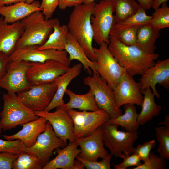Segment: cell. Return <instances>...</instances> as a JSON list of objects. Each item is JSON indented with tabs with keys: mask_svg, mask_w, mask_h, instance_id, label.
I'll use <instances>...</instances> for the list:
<instances>
[{
	"mask_svg": "<svg viewBox=\"0 0 169 169\" xmlns=\"http://www.w3.org/2000/svg\"><path fill=\"white\" fill-rule=\"evenodd\" d=\"M108 48L119 64L130 75H142L148 68L153 66L159 57L156 53L149 54L136 45L127 46L110 36Z\"/></svg>",
	"mask_w": 169,
	"mask_h": 169,
	"instance_id": "obj_1",
	"label": "cell"
},
{
	"mask_svg": "<svg viewBox=\"0 0 169 169\" xmlns=\"http://www.w3.org/2000/svg\"><path fill=\"white\" fill-rule=\"evenodd\" d=\"M95 3H83L74 7L67 25L69 33L79 43L89 59L96 57L92 45L93 33L91 17Z\"/></svg>",
	"mask_w": 169,
	"mask_h": 169,
	"instance_id": "obj_2",
	"label": "cell"
},
{
	"mask_svg": "<svg viewBox=\"0 0 169 169\" xmlns=\"http://www.w3.org/2000/svg\"><path fill=\"white\" fill-rule=\"evenodd\" d=\"M58 20L57 18L46 20L42 11H37L21 20L24 31L16 44V49L43 44Z\"/></svg>",
	"mask_w": 169,
	"mask_h": 169,
	"instance_id": "obj_3",
	"label": "cell"
},
{
	"mask_svg": "<svg viewBox=\"0 0 169 169\" xmlns=\"http://www.w3.org/2000/svg\"><path fill=\"white\" fill-rule=\"evenodd\" d=\"M3 109L0 113V129L9 130L38 119L39 117L21 101L15 93L4 94Z\"/></svg>",
	"mask_w": 169,
	"mask_h": 169,
	"instance_id": "obj_4",
	"label": "cell"
},
{
	"mask_svg": "<svg viewBox=\"0 0 169 169\" xmlns=\"http://www.w3.org/2000/svg\"><path fill=\"white\" fill-rule=\"evenodd\" d=\"M112 0H102L95 3L91 17L93 40L99 45L110 42V32L115 24Z\"/></svg>",
	"mask_w": 169,
	"mask_h": 169,
	"instance_id": "obj_5",
	"label": "cell"
},
{
	"mask_svg": "<svg viewBox=\"0 0 169 169\" xmlns=\"http://www.w3.org/2000/svg\"><path fill=\"white\" fill-rule=\"evenodd\" d=\"M102 126L104 145L110 150L112 156L121 158L123 155L132 154L133 146L138 138L139 132L119 131L118 125L107 121Z\"/></svg>",
	"mask_w": 169,
	"mask_h": 169,
	"instance_id": "obj_6",
	"label": "cell"
},
{
	"mask_svg": "<svg viewBox=\"0 0 169 169\" xmlns=\"http://www.w3.org/2000/svg\"><path fill=\"white\" fill-rule=\"evenodd\" d=\"M96 60L94 61L96 72L113 90L119 83L125 71L109 51L108 44L102 43L98 48H94Z\"/></svg>",
	"mask_w": 169,
	"mask_h": 169,
	"instance_id": "obj_7",
	"label": "cell"
},
{
	"mask_svg": "<svg viewBox=\"0 0 169 169\" xmlns=\"http://www.w3.org/2000/svg\"><path fill=\"white\" fill-rule=\"evenodd\" d=\"M84 84L92 91L99 109L105 110L110 118H115L122 114V111L116 103L113 90L96 72L85 77Z\"/></svg>",
	"mask_w": 169,
	"mask_h": 169,
	"instance_id": "obj_8",
	"label": "cell"
},
{
	"mask_svg": "<svg viewBox=\"0 0 169 169\" xmlns=\"http://www.w3.org/2000/svg\"><path fill=\"white\" fill-rule=\"evenodd\" d=\"M67 112L73 120L75 139L91 135L110 119L108 113L103 109L81 111L70 109Z\"/></svg>",
	"mask_w": 169,
	"mask_h": 169,
	"instance_id": "obj_9",
	"label": "cell"
},
{
	"mask_svg": "<svg viewBox=\"0 0 169 169\" xmlns=\"http://www.w3.org/2000/svg\"><path fill=\"white\" fill-rule=\"evenodd\" d=\"M38 46H29L16 48L10 56L9 61L24 60L43 63L49 60L58 61L69 67L71 61L65 50L54 49L38 50Z\"/></svg>",
	"mask_w": 169,
	"mask_h": 169,
	"instance_id": "obj_10",
	"label": "cell"
},
{
	"mask_svg": "<svg viewBox=\"0 0 169 169\" xmlns=\"http://www.w3.org/2000/svg\"><path fill=\"white\" fill-rule=\"evenodd\" d=\"M69 68L55 60H49L43 63L30 62L27 77L32 85L50 83L66 72Z\"/></svg>",
	"mask_w": 169,
	"mask_h": 169,
	"instance_id": "obj_11",
	"label": "cell"
},
{
	"mask_svg": "<svg viewBox=\"0 0 169 169\" xmlns=\"http://www.w3.org/2000/svg\"><path fill=\"white\" fill-rule=\"evenodd\" d=\"M56 83L32 85L30 88L17 94L21 101L33 111H44L52 100L56 91Z\"/></svg>",
	"mask_w": 169,
	"mask_h": 169,
	"instance_id": "obj_12",
	"label": "cell"
},
{
	"mask_svg": "<svg viewBox=\"0 0 169 169\" xmlns=\"http://www.w3.org/2000/svg\"><path fill=\"white\" fill-rule=\"evenodd\" d=\"M30 62L21 60L9 61L6 66V73L0 82V87L8 93L18 94L30 88L32 85L28 80L27 72Z\"/></svg>",
	"mask_w": 169,
	"mask_h": 169,
	"instance_id": "obj_13",
	"label": "cell"
},
{
	"mask_svg": "<svg viewBox=\"0 0 169 169\" xmlns=\"http://www.w3.org/2000/svg\"><path fill=\"white\" fill-rule=\"evenodd\" d=\"M67 143L58 137L51 124L48 121L45 131L38 136L34 144L26 147L23 151L33 154L41 161L44 166L50 161L54 150L58 148H64Z\"/></svg>",
	"mask_w": 169,
	"mask_h": 169,
	"instance_id": "obj_14",
	"label": "cell"
},
{
	"mask_svg": "<svg viewBox=\"0 0 169 169\" xmlns=\"http://www.w3.org/2000/svg\"><path fill=\"white\" fill-rule=\"evenodd\" d=\"M139 79L141 91L150 87L157 98H160L156 90L157 84L164 88L169 89V59L158 60L154 65L146 69Z\"/></svg>",
	"mask_w": 169,
	"mask_h": 169,
	"instance_id": "obj_15",
	"label": "cell"
},
{
	"mask_svg": "<svg viewBox=\"0 0 169 169\" xmlns=\"http://www.w3.org/2000/svg\"><path fill=\"white\" fill-rule=\"evenodd\" d=\"M38 117L45 118L51 125L56 136L67 143L75 141L73 133L74 124L71 117L61 106L57 108L54 112L34 111Z\"/></svg>",
	"mask_w": 169,
	"mask_h": 169,
	"instance_id": "obj_16",
	"label": "cell"
},
{
	"mask_svg": "<svg viewBox=\"0 0 169 169\" xmlns=\"http://www.w3.org/2000/svg\"><path fill=\"white\" fill-rule=\"evenodd\" d=\"M113 91L116 105L119 108L127 104L141 106L143 96L141 92L139 83L136 82L126 71Z\"/></svg>",
	"mask_w": 169,
	"mask_h": 169,
	"instance_id": "obj_17",
	"label": "cell"
},
{
	"mask_svg": "<svg viewBox=\"0 0 169 169\" xmlns=\"http://www.w3.org/2000/svg\"><path fill=\"white\" fill-rule=\"evenodd\" d=\"M102 125L91 135L75 139L80 147L81 151L78 155L79 157L86 160L95 161L99 158H104L108 155V151L104 147Z\"/></svg>",
	"mask_w": 169,
	"mask_h": 169,
	"instance_id": "obj_18",
	"label": "cell"
},
{
	"mask_svg": "<svg viewBox=\"0 0 169 169\" xmlns=\"http://www.w3.org/2000/svg\"><path fill=\"white\" fill-rule=\"evenodd\" d=\"M24 28L20 21L12 23L6 22L0 18V52L9 57L16 49V44L21 37Z\"/></svg>",
	"mask_w": 169,
	"mask_h": 169,
	"instance_id": "obj_19",
	"label": "cell"
},
{
	"mask_svg": "<svg viewBox=\"0 0 169 169\" xmlns=\"http://www.w3.org/2000/svg\"><path fill=\"white\" fill-rule=\"evenodd\" d=\"M47 120L42 116L35 120L29 121L22 125L23 128L14 134L3 135V136L7 140L19 139L25 145L30 147L35 143L37 137L46 129Z\"/></svg>",
	"mask_w": 169,
	"mask_h": 169,
	"instance_id": "obj_20",
	"label": "cell"
},
{
	"mask_svg": "<svg viewBox=\"0 0 169 169\" xmlns=\"http://www.w3.org/2000/svg\"><path fill=\"white\" fill-rule=\"evenodd\" d=\"M83 67L80 63L69 67L64 73L58 77L54 81L57 88L54 95L50 103L44 110L49 112L51 110L61 106L64 103L63 98L67 87L71 82L79 76Z\"/></svg>",
	"mask_w": 169,
	"mask_h": 169,
	"instance_id": "obj_21",
	"label": "cell"
},
{
	"mask_svg": "<svg viewBox=\"0 0 169 169\" xmlns=\"http://www.w3.org/2000/svg\"><path fill=\"white\" fill-rule=\"evenodd\" d=\"M40 5L37 1L30 4L21 2L0 7V15L6 22L12 23L21 20L34 12L42 11Z\"/></svg>",
	"mask_w": 169,
	"mask_h": 169,
	"instance_id": "obj_22",
	"label": "cell"
},
{
	"mask_svg": "<svg viewBox=\"0 0 169 169\" xmlns=\"http://www.w3.org/2000/svg\"><path fill=\"white\" fill-rule=\"evenodd\" d=\"M78 146L75 141H69L63 149L59 147L55 149L57 156L43 169H72L75 159L81 151L78 148Z\"/></svg>",
	"mask_w": 169,
	"mask_h": 169,
	"instance_id": "obj_23",
	"label": "cell"
},
{
	"mask_svg": "<svg viewBox=\"0 0 169 169\" xmlns=\"http://www.w3.org/2000/svg\"><path fill=\"white\" fill-rule=\"evenodd\" d=\"M65 94L69 98V101L62 106L66 111L70 109H78L81 111H95L99 110L95 101L94 94L90 89L87 93L80 95L67 89Z\"/></svg>",
	"mask_w": 169,
	"mask_h": 169,
	"instance_id": "obj_24",
	"label": "cell"
},
{
	"mask_svg": "<svg viewBox=\"0 0 169 169\" xmlns=\"http://www.w3.org/2000/svg\"><path fill=\"white\" fill-rule=\"evenodd\" d=\"M65 50L69 54L70 60L79 61L87 73L91 75L93 72H96L94 62L87 57L81 46L69 32Z\"/></svg>",
	"mask_w": 169,
	"mask_h": 169,
	"instance_id": "obj_25",
	"label": "cell"
},
{
	"mask_svg": "<svg viewBox=\"0 0 169 169\" xmlns=\"http://www.w3.org/2000/svg\"><path fill=\"white\" fill-rule=\"evenodd\" d=\"M144 95L142 110L138 114L137 121L140 125H143L147 122L158 115L161 109V106L155 101L154 94L151 89L148 87L141 91Z\"/></svg>",
	"mask_w": 169,
	"mask_h": 169,
	"instance_id": "obj_26",
	"label": "cell"
},
{
	"mask_svg": "<svg viewBox=\"0 0 169 169\" xmlns=\"http://www.w3.org/2000/svg\"><path fill=\"white\" fill-rule=\"evenodd\" d=\"M69 33L67 25H61L60 21L58 20L54 24L53 31L46 41L43 44L38 46L37 49L65 50Z\"/></svg>",
	"mask_w": 169,
	"mask_h": 169,
	"instance_id": "obj_27",
	"label": "cell"
},
{
	"mask_svg": "<svg viewBox=\"0 0 169 169\" xmlns=\"http://www.w3.org/2000/svg\"><path fill=\"white\" fill-rule=\"evenodd\" d=\"M160 31L149 24L139 27L137 31L136 46L146 53H155V43L161 35Z\"/></svg>",
	"mask_w": 169,
	"mask_h": 169,
	"instance_id": "obj_28",
	"label": "cell"
},
{
	"mask_svg": "<svg viewBox=\"0 0 169 169\" xmlns=\"http://www.w3.org/2000/svg\"><path fill=\"white\" fill-rule=\"evenodd\" d=\"M125 113L115 118H110L107 122L120 126L126 131L137 132L140 125L137 121L138 114L135 105L127 104L124 105Z\"/></svg>",
	"mask_w": 169,
	"mask_h": 169,
	"instance_id": "obj_29",
	"label": "cell"
},
{
	"mask_svg": "<svg viewBox=\"0 0 169 169\" xmlns=\"http://www.w3.org/2000/svg\"><path fill=\"white\" fill-rule=\"evenodd\" d=\"M145 11L140 6L136 13L122 21L115 23L111 30L121 31L132 28L140 27L148 24L152 18V16L147 15Z\"/></svg>",
	"mask_w": 169,
	"mask_h": 169,
	"instance_id": "obj_30",
	"label": "cell"
},
{
	"mask_svg": "<svg viewBox=\"0 0 169 169\" xmlns=\"http://www.w3.org/2000/svg\"><path fill=\"white\" fill-rule=\"evenodd\" d=\"M115 23L131 16L138 11L140 6L135 0H112Z\"/></svg>",
	"mask_w": 169,
	"mask_h": 169,
	"instance_id": "obj_31",
	"label": "cell"
},
{
	"mask_svg": "<svg viewBox=\"0 0 169 169\" xmlns=\"http://www.w3.org/2000/svg\"><path fill=\"white\" fill-rule=\"evenodd\" d=\"M44 165L37 156L31 153L22 151L13 161V169H43Z\"/></svg>",
	"mask_w": 169,
	"mask_h": 169,
	"instance_id": "obj_32",
	"label": "cell"
},
{
	"mask_svg": "<svg viewBox=\"0 0 169 169\" xmlns=\"http://www.w3.org/2000/svg\"><path fill=\"white\" fill-rule=\"evenodd\" d=\"M161 5V7L155 9L148 24L159 30L169 27V7L166 3Z\"/></svg>",
	"mask_w": 169,
	"mask_h": 169,
	"instance_id": "obj_33",
	"label": "cell"
},
{
	"mask_svg": "<svg viewBox=\"0 0 169 169\" xmlns=\"http://www.w3.org/2000/svg\"><path fill=\"white\" fill-rule=\"evenodd\" d=\"M155 136L159 142L157 149L159 156L167 160L169 159V127L166 126L155 128Z\"/></svg>",
	"mask_w": 169,
	"mask_h": 169,
	"instance_id": "obj_34",
	"label": "cell"
},
{
	"mask_svg": "<svg viewBox=\"0 0 169 169\" xmlns=\"http://www.w3.org/2000/svg\"><path fill=\"white\" fill-rule=\"evenodd\" d=\"M139 28H132L119 31L111 30L110 36L125 45H136L137 31Z\"/></svg>",
	"mask_w": 169,
	"mask_h": 169,
	"instance_id": "obj_35",
	"label": "cell"
},
{
	"mask_svg": "<svg viewBox=\"0 0 169 169\" xmlns=\"http://www.w3.org/2000/svg\"><path fill=\"white\" fill-rule=\"evenodd\" d=\"M26 147L19 139L4 140L0 139V153H10L19 154Z\"/></svg>",
	"mask_w": 169,
	"mask_h": 169,
	"instance_id": "obj_36",
	"label": "cell"
},
{
	"mask_svg": "<svg viewBox=\"0 0 169 169\" xmlns=\"http://www.w3.org/2000/svg\"><path fill=\"white\" fill-rule=\"evenodd\" d=\"M166 166L165 160L154 152L150 153L148 161L143 163L133 169H164Z\"/></svg>",
	"mask_w": 169,
	"mask_h": 169,
	"instance_id": "obj_37",
	"label": "cell"
},
{
	"mask_svg": "<svg viewBox=\"0 0 169 169\" xmlns=\"http://www.w3.org/2000/svg\"><path fill=\"white\" fill-rule=\"evenodd\" d=\"M156 144V142L154 140L145 142L142 144L134 147L132 150V153L137 155L144 163L147 162L149 161L150 151L155 147Z\"/></svg>",
	"mask_w": 169,
	"mask_h": 169,
	"instance_id": "obj_38",
	"label": "cell"
},
{
	"mask_svg": "<svg viewBox=\"0 0 169 169\" xmlns=\"http://www.w3.org/2000/svg\"><path fill=\"white\" fill-rule=\"evenodd\" d=\"M112 155L110 153L108 155L100 161H91L81 158L77 156L76 159L80 161L85 168L87 169H110V162Z\"/></svg>",
	"mask_w": 169,
	"mask_h": 169,
	"instance_id": "obj_39",
	"label": "cell"
},
{
	"mask_svg": "<svg viewBox=\"0 0 169 169\" xmlns=\"http://www.w3.org/2000/svg\"><path fill=\"white\" fill-rule=\"evenodd\" d=\"M123 161L118 164H113L115 169H126L131 166H137L141 164L139 156L136 154L132 153L130 155H123L121 157Z\"/></svg>",
	"mask_w": 169,
	"mask_h": 169,
	"instance_id": "obj_40",
	"label": "cell"
},
{
	"mask_svg": "<svg viewBox=\"0 0 169 169\" xmlns=\"http://www.w3.org/2000/svg\"><path fill=\"white\" fill-rule=\"evenodd\" d=\"M58 4L59 0H42L40 8L46 19L52 18Z\"/></svg>",
	"mask_w": 169,
	"mask_h": 169,
	"instance_id": "obj_41",
	"label": "cell"
},
{
	"mask_svg": "<svg viewBox=\"0 0 169 169\" xmlns=\"http://www.w3.org/2000/svg\"><path fill=\"white\" fill-rule=\"evenodd\" d=\"M18 155L10 153H0V169H12L13 162Z\"/></svg>",
	"mask_w": 169,
	"mask_h": 169,
	"instance_id": "obj_42",
	"label": "cell"
},
{
	"mask_svg": "<svg viewBox=\"0 0 169 169\" xmlns=\"http://www.w3.org/2000/svg\"><path fill=\"white\" fill-rule=\"evenodd\" d=\"M84 0H59L58 7L61 10L68 7H75L83 3Z\"/></svg>",
	"mask_w": 169,
	"mask_h": 169,
	"instance_id": "obj_43",
	"label": "cell"
},
{
	"mask_svg": "<svg viewBox=\"0 0 169 169\" xmlns=\"http://www.w3.org/2000/svg\"><path fill=\"white\" fill-rule=\"evenodd\" d=\"M9 60V56L0 52V82L6 73V66Z\"/></svg>",
	"mask_w": 169,
	"mask_h": 169,
	"instance_id": "obj_44",
	"label": "cell"
},
{
	"mask_svg": "<svg viewBox=\"0 0 169 169\" xmlns=\"http://www.w3.org/2000/svg\"><path fill=\"white\" fill-rule=\"evenodd\" d=\"M139 5L145 10L150 9L154 0H137Z\"/></svg>",
	"mask_w": 169,
	"mask_h": 169,
	"instance_id": "obj_45",
	"label": "cell"
},
{
	"mask_svg": "<svg viewBox=\"0 0 169 169\" xmlns=\"http://www.w3.org/2000/svg\"><path fill=\"white\" fill-rule=\"evenodd\" d=\"M26 0H0V7L21 2H26Z\"/></svg>",
	"mask_w": 169,
	"mask_h": 169,
	"instance_id": "obj_46",
	"label": "cell"
},
{
	"mask_svg": "<svg viewBox=\"0 0 169 169\" xmlns=\"http://www.w3.org/2000/svg\"><path fill=\"white\" fill-rule=\"evenodd\" d=\"M85 168L84 166L80 161L77 159L74 160L72 169H84Z\"/></svg>",
	"mask_w": 169,
	"mask_h": 169,
	"instance_id": "obj_47",
	"label": "cell"
},
{
	"mask_svg": "<svg viewBox=\"0 0 169 169\" xmlns=\"http://www.w3.org/2000/svg\"><path fill=\"white\" fill-rule=\"evenodd\" d=\"M168 0H154L152 5V7L155 9L160 7V5L162 4L166 3Z\"/></svg>",
	"mask_w": 169,
	"mask_h": 169,
	"instance_id": "obj_48",
	"label": "cell"
},
{
	"mask_svg": "<svg viewBox=\"0 0 169 169\" xmlns=\"http://www.w3.org/2000/svg\"><path fill=\"white\" fill-rule=\"evenodd\" d=\"M165 120L164 122L159 123L158 124L159 125H164V126L169 127V115H166L165 116Z\"/></svg>",
	"mask_w": 169,
	"mask_h": 169,
	"instance_id": "obj_49",
	"label": "cell"
},
{
	"mask_svg": "<svg viewBox=\"0 0 169 169\" xmlns=\"http://www.w3.org/2000/svg\"><path fill=\"white\" fill-rule=\"evenodd\" d=\"M96 0H84L83 3L85 4H90L93 2H95V1Z\"/></svg>",
	"mask_w": 169,
	"mask_h": 169,
	"instance_id": "obj_50",
	"label": "cell"
},
{
	"mask_svg": "<svg viewBox=\"0 0 169 169\" xmlns=\"http://www.w3.org/2000/svg\"><path fill=\"white\" fill-rule=\"evenodd\" d=\"M37 0H26L25 2L27 3L30 4L33 2Z\"/></svg>",
	"mask_w": 169,
	"mask_h": 169,
	"instance_id": "obj_51",
	"label": "cell"
},
{
	"mask_svg": "<svg viewBox=\"0 0 169 169\" xmlns=\"http://www.w3.org/2000/svg\"><path fill=\"white\" fill-rule=\"evenodd\" d=\"M2 130L0 129V135L2 133Z\"/></svg>",
	"mask_w": 169,
	"mask_h": 169,
	"instance_id": "obj_52",
	"label": "cell"
}]
</instances>
